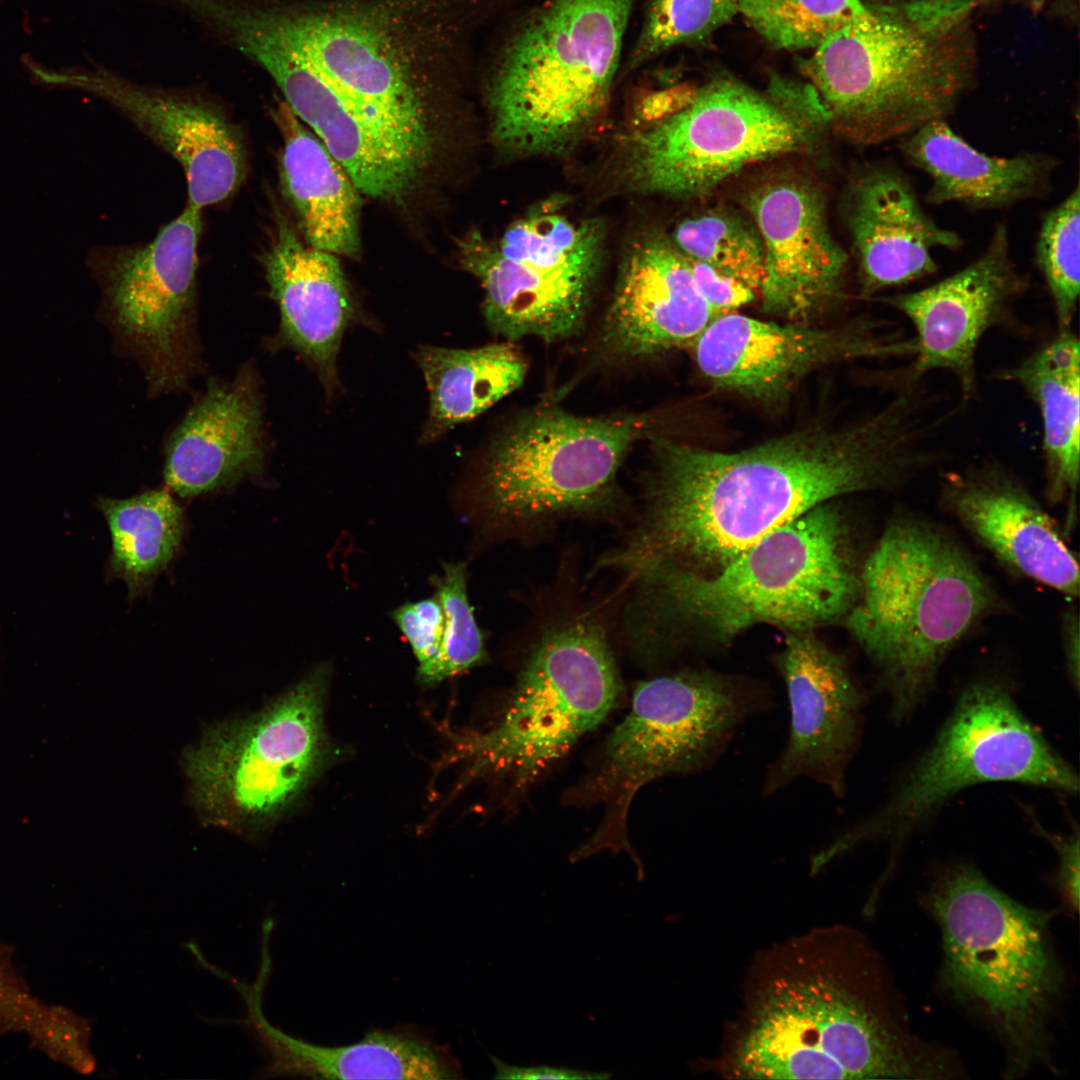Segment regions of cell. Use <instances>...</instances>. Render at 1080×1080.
<instances>
[{
    "label": "cell",
    "mask_w": 1080,
    "mask_h": 1080,
    "mask_svg": "<svg viewBox=\"0 0 1080 1080\" xmlns=\"http://www.w3.org/2000/svg\"><path fill=\"white\" fill-rule=\"evenodd\" d=\"M865 557L831 500L774 529L714 574L659 567L634 573L663 615L727 643L760 623L815 630L846 619L860 594Z\"/></svg>",
    "instance_id": "obj_6"
},
{
    "label": "cell",
    "mask_w": 1080,
    "mask_h": 1080,
    "mask_svg": "<svg viewBox=\"0 0 1080 1080\" xmlns=\"http://www.w3.org/2000/svg\"><path fill=\"white\" fill-rule=\"evenodd\" d=\"M646 519L625 568L711 575L774 529L837 497L904 486L926 466L921 430L891 399L843 426H812L736 452L653 442Z\"/></svg>",
    "instance_id": "obj_1"
},
{
    "label": "cell",
    "mask_w": 1080,
    "mask_h": 1080,
    "mask_svg": "<svg viewBox=\"0 0 1080 1080\" xmlns=\"http://www.w3.org/2000/svg\"><path fill=\"white\" fill-rule=\"evenodd\" d=\"M283 138L280 176L305 242L335 255L360 249L359 190L343 166L286 103L272 111Z\"/></svg>",
    "instance_id": "obj_29"
},
{
    "label": "cell",
    "mask_w": 1080,
    "mask_h": 1080,
    "mask_svg": "<svg viewBox=\"0 0 1080 1080\" xmlns=\"http://www.w3.org/2000/svg\"><path fill=\"white\" fill-rule=\"evenodd\" d=\"M753 29L776 49L817 48L844 26L868 15L862 0H736Z\"/></svg>",
    "instance_id": "obj_35"
},
{
    "label": "cell",
    "mask_w": 1080,
    "mask_h": 1080,
    "mask_svg": "<svg viewBox=\"0 0 1080 1080\" xmlns=\"http://www.w3.org/2000/svg\"><path fill=\"white\" fill-rule=\"evenodd\" d=\"M928 895L941 931L944 983L1001 1039L1007 1076L1047 1064L1048 1025L1064 986L1050 914L1022 905L965 863L939 873Z\"/></svg>",
    "instance_id": "obj_8"
},
{
    "label": "cell",
    "mask_w": 1080,
    "mask_h": 1080,
    "mask_svg": "<svg viewBox=\"0 0 1080 1080\" xmlns=\"http://www.w3.org/2000/svg\"><path fill=\"white\" fill-rule=\"evenodd\" d=\"M1014 782L1073 794L1072 766L1025 717L1011 689L994 678L969 683L936 737L887 800L813 857L819 867L869 842L895 853L949 800L978 784Z\"/></svg>",
    "instance_id": "obj_10"
},
{
    "label": "cell",
    "mask_w": 1080,
    "mask_h": 1080,
    "mask_svg": "<svg viewBox=\"0 0 1080 1080\" xmlns=\"http://www.w3.org/2000/svg\"><path fill=\"white\" fill-rule=\"evenodd\" d=\"M285 103L343 166L357 189L372 198L400 200L428 165L424 159L347 101L282 41L256 59Z\"/></svg>",
    "instance_id": "obj_24"
},
{
    "label": "cell",
    "mask_w": 1080,
    "mask_h": 1080,
    "mask_svg": "<svg viewBox=\"0 0 1080 1080\" xmlns=\"http://www.w3.org/2000/svg\"><path fill=\"white\" fill-rule=\"evenodd\" d=\"M715 1071L728 1079L960 1076L914 1035L879 953L858 931L813 928L758 952Z\"/></svg>",
    "instance_id": "obj_2"
},
{
    "label": "cell",
    "mask_w": 1080,
    "mask_h": 1080,
    "mask_svg": "<svg viewBox=\"0 0 1080 1080\" xmlns=\"http://www.w3.org/2000/svg\"><path fill=\"white\" fill-rule=\"evenodd\" d=\"M275 1072L317 1079L447 1080L463 1077L449 1048L408 1027L375 1030L361 1041L321 1046L271 1030Z\"/></svg>",
    "instance_id": "obj_31"
},
{
    "label": "cell",
    "mask_w": 1080,
    "mask_h": 1080,
    "mask_svg": "<svg viewBox=\"0 0 1080 1080\" xmlns=\"http://www.w3.org/2000/svg\"><path fill=\"white\" fill-rule=\"evenodd\" d=\"M942 504L965 531L1009 572L1072 599L1079 566L1065 535L1005 467L985 462L944 477Z\"/></svg>",
    "instance_id": "obj_22"
},
{
    "label": "cell",
    "mask_w": 1080,
    "mask_h": 1080,
    "mask_svg": "<svg viewBox=\"0 0 1080 1080\" xmlns=\"http://www.w3.org/2000/svg\"><path fill=\"white\" fill-rule=\"evenodd\" d=\"M827 126L809 84L776 78L758 91L720 76L677 113L627 137L621 176L639 194L701 197L750 165L809 151Z\"/></svg>",
    "instance_id": "obj_9"
},
{
    "label": "cell",
    "mask_w": 1080,
    "mask_h": 1080,
    "mask_svg": "<svg viewBox=\"0 0 1080 1080\" xmlns=\"http://www.w3.org/2000/svg\"><path fill=\"white\" fill-rule=\"evenodd\" d=\"M647 415L580 417L543 406L518 416L485 455L472 506L486 520H533L607 500Z\"/></svg>",
    "instance_id": "obj_15"
},
{
    "label": "cell",
    "mask_w": 1080,
    "mask_h": 1080,
    "mask_svg": "<svg viewBox=\"0 0 1080 1080\" xmlns=\"http://www.w3.org/2000/svg\"><path fill=\"white\" fill-rule=\"evenodd\" d=\"M491 1061L495 1067L494 1079H558V1080H603L611 1077V1074L607 1072H591L586 1070L564 1068V1067H551V1066H534V1067H518L509 1065L498 1059L495 1056L490 1055Z\"/></svg>",
    "instance_id": "obj_43"
},
{
    "label": "cell",
    "mask_w": 1080,
    "mask_h": 1080,
    "mask_svg": "<svg viewBox=\"0 0 1080 1080\" xmlns=\"http://www.w3.org/2000/svg\"><path fill=\"white\" fill-rule=\"evenodd\" d=\"M717 316L688 258L671 238L649 231L626 249L598 344L612 360L647 358L694 344Z\"/></svg>",
    "instance_id": "obj_23"
},
{
    "label": "cell",
    "mask_w": 1080,
    "mask_h": 1080,
    "mask_svg": "<svg viewBox=\"0 0 1080 1080\" xmlns=\"http://www.w3.org/2000/svg\"><path fill=\"white\" fill-rule=\"evenodd\" d=\"M908 162L927 174L931 204L958 202L973 209H1001L1048 191L1057 160L1043 153L987 155L955 133L944 119L901 137Z\"/></svg>",
    "instance_id": "obj_28"
},
{
    "label": "cell",
    "mask_w": 1080,
    "mask_h": 1080,
    "mask_svg": "<svg viewBox=\"0 0 1080 1080\" xmlns=\"http://www.w3.org/2000/svg\"><path fill=\"white\" fill-rule=\"evenodd\" d=\"M201 209L187 203L144 246L122 252L109 270L113 324L140 360L150 390L182 388L195 363L194 299Z\"/></svg>",
    "instance_id": "obj_16"
},
{
    "label": "cell",
    "mask_w": 1080,
    "mask_h": 1080,
    "mask_svg": "<svg viewBox=\"0 0 1080 1080\" xmlns=\"http://www.w3.org/2000/svg\"><path fill=\"white\" fill-rule=\"evenodd\" d=\"M1080 186L1042 219L1036 243V263L1047 284L1058 331L1069 330L1076 313L1079 283Z\"/></svg>",
    "instance_id": "obj_37"
},
{
    "label": "cell",
    "mask_w": 1080,
    "mask_h": 1080,
    "mask_svg": "<svg viewBox=\"0 0 1080 1080\" xmlns=\"http://www.w3.org/2000/svg\"><path fill=\"white\" fill-rule=\"evenodd\" d=\"M636 0H539L500 44L486 85L506 152L560 154L605 112Z\"/></svg>",
    "instance_id": "obj_7"
},
{
    "label": "cell",
    "mask_w": 1080,
    "mask_h": 1080,
    "mask_svg": "<svg viewBox=\"0 0 1080 1080\" xmlns=\"http://www.w3.org/2000/svg\"><path fill=\"white\" fill-rule=\"evenodd\" d=\"M336 256L303 242L282 213H276L263 265L270 295L280 310V342L316 369L329 393L338 386L337 354L355 313Z\"/></svg>",
    "instance_id": "obj_27"
},
{
    "label": "cell",
    "mask_w": 1080,
    "mask_h": 1080,
    "mask_svg": "<svg viewBox=\"0 0 1080 1080\" xmlns=\"http://www.w3.org/2000/svg\"><path fill=\"white\" fill-rule=\"evenodd\" d=\"M697 88L677 86L644 96L638 103L635 118L646 128L683 109L693 99Z\"/></svg>",
    "instance_id": "obj_42"
},
{
    "label": "cell",
    "mask_w": 1080,
    "mask_h": 1080,
    "mask_svg": "<svg viewBox=\"0 0 1080 1080\" xmlns=\"http://www.w3.org/2000/svg\"><path fill=\"white\" fill-rule=\"evenodd\" d=\"M990 1H993V0H973L972 5L975 8V7L979 6V5L985 4V3L990 2ZM1046 1L1047 0H1025V2L1029 5V7L1033 11H1040L1043 8V6L1045 5Z\"/></svg>",
    "instance_id": "obj_45"
},
{
    "label": "cell",
    "mask_w": 1080,
    "mask_h": 1080,
    "mask_svg": "<svg viewBox=\"0 0 1080 1080\" xmlns=\"http://www.w3.org/2000/svg\"><path fill=\"white\" fill-rule=\"evenodd\" d=\"M1079 614L1072 604L1061 616V642L1064 664L1072 687L1079 690L1080 680V638Z\"/></svg>",
    "instance_id": "obj_44"
},
{
    "label": "cell",
    "mask_w": 1080,
    "mask_h": 1080,
    "mask_svg": "<svg viewBox=\"0 0 1080 1080\" xmlns=\"http://www.w3.org/2000/svg\"><path fill=\"white\" fill-rule=\"evenodd\" d=\"M972 0L872 6L804 64L828 126L858 144L944 119L969 81L963 21Z\"/></svg>",
    "instance_id": "obj_5"
},
{
    "label": "cell",
    "mask_w": 1080,
    "mask_h": 1080,
    "mask_svg": "<svg viewBox=\"0 0 1080 1080\" xmlns=\"http://www.w3.org/2000/svg\"><path fill=\"white\" fill-rule=\"evenodd\" d=\"M688 260L699 293L718 316L733 312L755 299L757 292L743 283L705 263Z\"/></svg>",
    "instance_id": "obj_40"
},
{
    "label": "cell",
    "mask_w": 1080,
    "mask_h": 1080,
    "mask_svg": "<svg viewBox=\"0 0 1080 1080\" xmlns=\"http://www.w3.org/2000/svg\"><path fill=\"white\" fill-rule=\"evenodd\" d=\"M620 692L603 631L578 622L547 634L531 653L496 724L466 736L475 774L528 787L615 707Z\"/></svg>",
    "instance_id": "obj_14"
},
{
    "label": "cell",
    "mask_w": 1080,
    "mask_h": 1080,
    "mask_svg": "<svg viewBox=\"0 0 1080 1080\" xmlns=\"http://www.w3.org/2000/svg\"><path fill=\"white\" fill-rule=\"evenodd\" d=\"M671 240L688 259L705 263L760 292L764 251L751 218L715 207L682 220Z\"/></svg>",
    "instance_id": "obj_34"
},
{
    "label": "cell",
    "mask_w": 1080,
    "mask_h": 1080,
    "mask_svg": "<svg viewBox=\"0 0 1080 1080\" xmlns=\"http://www.w3.org/2000/svg\"><path fill=\"white\" fill-rule=\"evenodd\" d=\"M111 536L108 576L122 579L129 599L148 590L175 557L184 533L181 506L166 490L127 499L99 497Z\"/></svg>",
    "instance_id": "obj_33"
},
{
    "label": "cell",
    "mask_w": 1080,
    "mask_h": 1080,
    "mask_svg": "<svg viewBox=\"0 0 1080 1080\" xmlns=\"http://www.w3.org/2000/svg\"><path fill=\"white\" fill-rule=\"evenodd\" d=\"M737 14L736 0H649L621 72H632L678 46L703 43Z\"/></svg>",
    "instance_id": "obj_36"
},
{
    "label": "cell",
    "mask_w": 1080,
    "mask_h": 1080,
    "mask_svg": "<svg viewBox=\"0 0 1080 1080\" xmlns=\"http://www.w3.org/2000/svg\"><path fill=\"white\" fill-rule=\"evenodd\" d=\"M509 0H264L272 30L347 101L432 152L431 96L474 29Z\"/></svg>",
    "instance_id": "obj_3"
},
{
    "label": "cell",
    "mask_w": 1080,
    "mask_h": 1080,
    "mask_svg": "<svg viewBox=\"0 0 1080 1080\" xmlns=\"http://www.w3.org/2000/svg\"><path fill=\"white\" fill-rule=\"evenodd\" d=\"M770 706L760 687L709 669H685L641 682L598 766L575 792L577 800L604 804L606 810L578 856L603 849L631 853L626 818L637 791L664 776L711 768L746 720Z\"/></svg>",
    "instance_id": "obj_11"
},
{
    "label": "cell",
    "mask_w": 1080,
    "mask_h": 1080,
    "mask_svg": "<svg viewBox=\"0 0 1080 1080\" xmlns=\"http://www.w3.org/2000/svg\"><path fill=\"white\" fill-rule=\"evenodd\" d=\"M1031 824L1035 827V831L1055 849L1058 856L1057 884L1067 902L1077 911L1080 879V840L1077 825H1074L1069 833L1059 834L1048 831L1032 818Z\"/></svg>",
    "instance_id": "obj_41"
},
{
    "label": "cell",
    "mask_w": 1080,
    "mask_h": 1080,
    "mask_svg": "<svg viewBox=\"0 0 1080 1080\" xmlns=\"http://www.w3.org/2000/svg\"><path fill=\"white\" fill-rule=\"evenodd\" d=\"M714 386L766 404L782 402L808 374L833 363L912 356L911 339L866 323L819 328L738 313L717 316L693 344Z\"/></svg>",
    "instance_id": "obj_17"
},
{
    "label": "cell",
    "mask_w": 1080,
    "mask_h": 1080,
    "mask_svg": "<svg viewBox=\"0 0 1080 1080\" xmlns=\"http://www.w3.org/2000/svg\"><path fill=\"white\" fill-rule=\"evenodd\" d=\"M391 617L407 640L417 660L418 679L437 684V669L444 632V613L437 596L406 602Z\"/></svg>",
    "instance_id": "obj_39"
},
{
    "label": "cell",
    "mask_w": 1080,
    "mask_h": 1080,
    "mask_svg": "<svg viewBox=\"0 0 1080 1080\" xmlns=\"http://www.w3.org/2000/svg\"><path fill=\"white\" fill-rule=\"evenodd\" d=\"M416 360L429 391L424 443L475 418L516 390L527 371L520 352L506 343L475 349L421 346Z\"/></svg>",
    "instance_id": "obj_32"
},
{
    "label": "cell",
    "mask_w": 1080,
    "mask_h": 1080,
    "mask_svg": "<svg viewBox=\"0 0 1080 1080\" xmlns=\"http://www.w3.org/2000/svg\"><path fill=\"white\" fill-rule=\"evenodd\" d=\"M1001 378L1023 388L1037 405L1043 426L1046 494L1065 506L1066 538L1077 523L1080 474V350L1071 329L1012 368Z\"/></svg>",
    "instance_id": "obj_30"
},
{
    "label": "cell",
    "mask_w": 1080,
    "mask_h": 1080,
    "mask_svg": "<svg viewBox=\"0 0 1080 1080\" xmlns=\"http://www.w3.org/2000/svg\"><path fill=\"white\" fill-rule=\"evenodd\" d=\"M845 218L865 296L932 275L933 250L963 244L925 213L909 178L891 165L869 167L853 179Z\"/></svg>",
    "instance_id": "obj_25"
},
{
    "label": "cell",
    "mask_w": 1080,
    "mask_h": 1080,
    "mask_svg": "<svg viewBox=\"0 0 1080 1080\" xmlns=\"http://www.w3.org/2000/svg\"><path fill=\"white\" fill-rule=\"evenodd\" d=\"M1007 604L948 529L908 510L892 515L866 555L858 600L845 619L890 697L909 717L950 653Z\"/></svg>",
    "instance_id": "obj_4"
},
{
    "label": "cell",
    "mask_w": 1080,
    "mask_h": 1080,
    "mask_svg": "<svg viewBox=\"0 0 1080 1080\" xmlns=\"http://www.w3.org/2000/svg\"><path fill=\"white\" fill-rule=\"evenodd\" d=\"M101 97L176 159L188 204L202 209L230 197L247 171L237 127L219 105L191 92L136 82L102 67L50 77Z\"/></svg>",
    "instance_id": "obj_20"
},
{
    "label": "cell",
    "mask_w": 1080,
    "mask_h": 1080,
    "mask_svg": "<svg viewBox=\"0 0 1080 1080\" xmlns=\"http://www.w3.org/2000/svg\"><path fill=\"white\" fill-rule=\"evenodd\" d=\"M775 663L784 681L790 712L786 744L765 775L770 796L799 778L846 790L848 767L860 742L865 694L846 659L814 630H787Z\"/></svg>",
    "instance_id": "obj_18"
},
{
    "label": "cell",
    "mask_w": 1080,
    "mask_h": 1080,
    "mask_svg": "<svg viewBox=\"0 0 1080 1080\" xmlns=\"http://www.w3.org/2000/svg\"><path fill=\"white\" fill-rule=\"evenodd\" d=\"M444 613V632L437 683L482 664L486 659L483 635L467 594V574L461 562L443 564L430 579Z\"/></svg>",
    "instance_id": "obj_38"
},
{
    "label": "cell",
    "mask_w": 1080,
    "mask_h": 1080,
    "mask_svg": "<svg viewBox=\"0 0 1080 1080\" xmlns=\"http://www.w3.org/2000/svg\"><path fill=\"white\" fill-rule=\"evenodd\" d=\"M606 225L578 217L567 202L537 203L497 240L480 232L459 241L460 263L484 289L489 328L509 340L547 342L582 327L604 263Z\"/></svg>",
    "instance_id": "obj_13"
},
{
    "label": "cell",
    "mask_w": 1080,
    "mask_h": 1080,
    "mask_svg": "<svg viewBox=\"0 0 1080 1080\" xmlns=\"http://www.w3.org/2000/svg\"><path fill=\"white\" fill-rule=\"evenodd\" d=\"M1027 279L1011 257L1008 231L999 223L985 251L958 272L924 289L899 293L885 303L902 313L915 335L912 364L900 383H916L934 370L957 379L962 397L977 391L976 354L983 336L1006 319Z\"/></svg>",
    "instance_id": "obj_19"
},
{
    "label": "cell",
    "mask_w": 1080,
    "mask_h": 1080,
    "mask_svg": "<svg viewBox=\"0 0 1080 1080\" xmlns=\"http://www.w3.org/2000/svg\"><path fill=\"white\" fill-rule=\"evenodd\" d=\"M329 673L317 667L257 713L210 726L185 752L192 802L203 819L256 834L295 803L325 759Z\"/></svg>",
    "instance_id": "obj_12"
},
{
    "label": "cell",
    "mask_w": 1080,
    "mask_h": 1080,
    "mask_svg": "<svg viewBox=\"0 0 1080 1080\" xmlns=\"http://www.w3.org/2000/svg\"><path fill=\"white\" fill-rule=\"evenodd\" d=\"M743 203L763 245V311L793 322L815 316L839 296L848 261L822 193L806 178L782 174L753 186Z\"/></svg>",
    "instance_id": "obj_21"
},
{
    "label": "cell",
    "mask_w": 1080,
    "mask_h": 1080,
    "mask_svg": "<svg viewBox=\"0 0 1080 1080\" xmlns=\"http://www.w3.org/2000/svg\"><path fill=\"white\" fill-rule=\"evenodd\" d=\"M256 377L246 368L231 382L211 380L169 437L164 480L182 498L263 473L265 446Z\"/></svg>",
    "instance_id": "obj_26"
}]
</instances>
